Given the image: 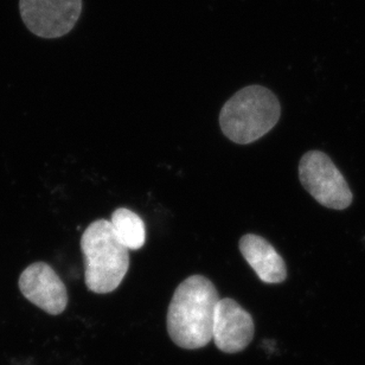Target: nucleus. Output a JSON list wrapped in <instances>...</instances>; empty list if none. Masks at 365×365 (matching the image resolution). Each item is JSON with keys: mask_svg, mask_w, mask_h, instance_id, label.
<instances>
[{"mask_svg": "<svg viewBox=\"0 0 365 365\" xmlns=\"http://www.w3.org/2000/svg\"><path fill=\"white\" fill-rule=\"evenodd\" d=\"M220 294L203 275H192L177 287L168 311V332L175 344L186 350L204 348L212 341Z\"/></svg>", "mask_w": 365, "mask_h": 365, "instance_id": "1", "label": "nucleus"}, {"mask_svg": "<svg viewBox=\"0 0 365 365\" xmlns=\"http://www.w3.org/2000/svg\"><path fill=\"white\" fill-rule=\"evenodd\" d=\"M280 102L273 91L262 86H248L232 95L220 113L225 137L236 144L259 140L280 119Z\"/></svg>", "mask_w": 365, "mask_h": 365, "instance_id": "2", "label": "nucleus"}, {"mask_svg": "<svg viewBox=\"0 0 365 365\" xmlns=\"http://www.w3.org/2000/svg\"><path fill=\"white\" fill-rule=\"evenodd\" d=\"M85 280L89 291L107 294L115 291L130 267V254L116 239L107 220L94 221L81 237Z\"/></svg>", "mask_w": 365, "mask_h": 365, "instance_id": "3", "label": "nucleus"}, {"mask_svg": "<svg viewBox=\"0 0 365 365\" xmlns=\"http://www.w3.org/2000/svg\"><path fill=\"white\" fill-rule=\"evenodd\" d=\"M299 178L306 191L324 207L344 210L352 192L341 171L324 152L309 151L299 163Z\"/></svg>", "mask_w": 365, "mask_h": 365, "instance_id": "4", "label": "nucleus"}, {"mask_svg": "<svg viewBox=\"0 0 365 365\" xmlns=\"http://www.w3.org/2000/svg\"><path fill=\"white\" fill-rule=\"evenodd\" d=\"M21 19L34 35L60 38L74 29L82 0H19Z\"/></svg>", "mask_w": 365, "mask_h": 365, "instance_id": "5", "label": "nucleus"}, {"mask_svg": "<svg viewBox=\"0 0 365 365\" xmlns=\"http://www.w3.org/2000/svg\"><path fill=\"white\" fill-rule=\"evenodd\" d=\"M19 289L29 302L51 316L61 314L67 307L66 284L46 262H35L25 268L19 277Z\"/></svg>", "mask_w": 365, "mask_h": 365, "instance_id": "6", "label": "nucleus"}, {"mask_svg": "<svg viewBox=\"0 0 365 365\" xmlns=\"http://www.w3.org/2000/svg\"><path fill=\"white\" fill-rule=\"evenodd\" d=\"M255 332L250 313L234 299H220L215 311L212 341L218 350L237 354L252 343Z\"/></svg>", "mask_w": 365, "mask_h": 365, "instance_id": "7", "label": "nucleus"}, {"mask_svg": "<svg viewBox=\"0 0 365 365\" xmlns=\"http://www.w3.org/2000/svg\"><path fill=\"white\" fill-rule=\"evenodd\" d=\"M240 252L257 277L266 284H281L287 277L284 259L267 240L254 234L241 237Z\"/></svg>", "mask_w": 365, "mask_h": 365, "instance_id": "8", "label": "nucleus"}, {"mask_svg": "<svg viewBox=\"0 0 365 365\" xmlns=\"http://www.w3.org/2000/svg\"><path fill=\"white\" fill-rule=\"evenodd\" d=\"M113 232L116 239L127 250H138L146 241V229L144 221L139 215L126 207H119L113 212L110 218Z\"/></svg>", "mask_w": 365, "mask_h": 365, "instance_id": "9", "label": "nucleus"}]
</instances>
